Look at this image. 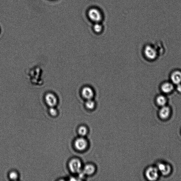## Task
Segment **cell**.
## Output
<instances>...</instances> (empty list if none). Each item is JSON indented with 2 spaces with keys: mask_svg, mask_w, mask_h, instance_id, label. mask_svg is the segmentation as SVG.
I'll return each mask as SVG.
<instances>
[{
  "mask_svg": "<svg viewBox=\"0 0 181 181\" xmlns=\"http://www.w3.org/2000/svg\"><path fill=\"white\" fill-rule=\"evenodd\" d=\"M93 29L95 32L97 33H99L102 30V26L99 23H96L93 27Z\"/></svg>",
  "mask_w": 181,
  "mask_h": 181,
  "instance_id": "cell-18",
  "label": "cell"
},
{
  "mask_svg": "<svg viewBox=\"0 0 181 181\" xmlns=\"http://www.w3.org/2000/svg\"><path fill=\"white\" fill-rule=\"evenodd\" d=\"M95 171V166L91 164H86L82 169V171L85 176H90L94 173Z\"/></svg>",
  "mask_w": 181,
  "mask_h": 181,
  "instance_id": "cell-12",
  "label": "cell"
},
{
  "mask_svg": "<svg viewBox=\"0 0 181 181\" xmlns=\"http://www.w3.org/2000/svg\"><path fill=\"white\" fill-rule=\"evenodd\" d=\"M88 16L89 19L95 23H99L102 19V15L101 12L95 8H92L89 10Z\"/></svg>",
  "mask_w": 181,
  "mask_h": 181,
  "instance_id": "cell-4",
  "label": "cell"
},
{
  "mask_svg": "<svg viewBox=\"0 0 181 181\" xmlns=\"http://www.w3.org/2000/svg\"><path fill=\"white\" fill-rule=\"evenodd\" d=\"M85 106L89 109H93L95 107V102L92 99L87 100L85 103Z\"/></svg>",
  "mask_w": 181,
  "mask_h": 181,
  "instance_id": "cell-16",
  "label": "cell"
},
{
  "mask_svg": "<svg viewBox=\"0 0 181 181\" xmlns=\"http://www.w3.org/2000/svg\"><path fill=\"white\" fill-rule=\"evenodd\" d=\"M176 85V90L178 91V92L181 93V84H179Z\"/></svg>",
  "mask_w": 181,
  "mask_h": 181,
  "instance_id": "cell-19",
  "label": "cell"
},
{
  "mask_svg": "<svg viewBox=\"0 0 181 181\" xmlns=\"http://www.w3.org/2000/svg\"><path fill=\"white\" fill-rule=\"evenodd\" d=\"M156 101L157 104L162 107L166 105L167 102V99L164 95H160L156 98Z\"/></svg>",
  "mask_w": 181,
  "mask_h": 181,
  "instance_id": "cell-13",
  "label": "cell"
},
{
  "mask_svg": "<svg viewBox=\"0 0 181 181\" xmlns=\"http://www.w3.org/2000/svg\"><path fill=\"white\" fill-rule=\"evenodd\" d=\"M160 173L157 167H150L145 172V176L148 180L154 181L157 179L159 177Z\"/></svg>",
  "mask_w": 181,
  "mask_h": 181,
  "instance_id": "cell-3",
  "label": "cell"
},
{
  "mask_svg": "<svg viewBox=\"0 0 181 181\" xmlns=\"http://www.w3.org/2000/svg\"><path fill=\"white\" fill-rule=\"evenodd\" d=\"M78 133L81 137H84L86 136L88 133V130L87 128L84 126H81L79 128Z\"/></svg>",
  "mask_w": 181,
  "mask_h": 181,
  "instance_id": "cell-15",
  "label": "cell"
},
{
  "mask_svg": "<svg viewBox=\"0 0 181 181\" xmlns=\"http://www.w3.org/2000/svg\"><path fill=\"white\" fill-rule=\"evenodd\" d=\"M144 55L149 60H154L157 58L158 52L154 47L147 45L145 46L144 50Z\"/></svg>",
  "mask_w": 181,
  "mask_h": 181,
  "instance_id": "cell-2",
  "label": "cell"
},
{
  "mask_svg": "<svg viewBox=\"0 0 181 181\" xmlns=\"http://www.w3.org/2000/svg\"><path fill=\"white\" fill-rule=\"evenodd\" d=\"M81 95L84 99L89 100L93 99L94 96L95 92L92 87L86 86L81 89Z\"/></svg>",
  "mask_w": 181,
  "mask_h": 181,
  "instance_id": "cell-6",
  "label": "cell"
},
{
  "mask_svg": "<svg viewBox=\"0 0 181 181\" xmlns=\"http://www.w3.org/2000/svg\"><path fill=\"white\" fill-rule=\"evenodd\" d=\"M48 113L51 116L56 117L58 115V112L55 108L50 107L48 110Z\"/></svg>",
  "mask_w": 181,
  "mask_h": 181,
  "instance_id": "cell-17",
  "label": "cell"
},
{
  "mask_svg": "<svg viewBox=\"0 0 181 181\" xmlns=\"http://www.w3.org/2000/svg\"><path fill=\"white\" fill-rule=\"evenodd\" d=\"M171 113L170 109L169 107L165 105L161 107L159 112L160 118L162 119H166L170 117Z\"/></svg>",
  "mask_w": 181,
  "mask_h": 181,
  "instance_id": "cell-11",
  "label": "cell"
},
{
  "mask_svg": "<svg viewBox=\"0 0 181 181\" xmlns=\"http://www.w3.org/2000/svg\"><path fill=\"white\" fill-rule=\"evenodd\" d=\"M174 84L171 82H166L163 83L161 89L163 92L166 94H169L174 90Z\"/></svg>",
  "mask_w": 181,
  "mask_h": 181,
  "instance_id": "cell-10",
  "label": "cell"
},
{
  "mask_svg": "<svg viewBox=\"0 0 181 181\" xmlns=\"http://www.w3.org/2000/svg\"><path fill=\"white\" fill-rule=\"evenodd\" d=\"M157 168L160 173L164 176H167L171 172V167L168 164L160 163L158 164Z\"/></svg>",
  "mask_w": 181,
  "mask_h": 181,
  "instance_id": "cell-8",
  "label": "cell"
},
{
  "mask_svg": "<svg viewBox=\"0 0 181 181\" xmlns=\"http://www.w3.org/2000/svg\"><path fill=\"white\" fill-rule=\"evenodd\" d=\"M171 82L174 85L181 84V71L176 70L173 71L171 74Z\"/></svg>",
  "mask_w": 181,
  "mask_h": 181,
  "instance_id": "cell-9",
  "label": "cell"
},
{
  "mask_svg": "<svg viewBox=\"0 0 181 181\" xmlns=\"http://www.w3.org/2000/svg\"><path fill=\"white\" fill-rule=\"evenodd\" d=\"M8 177L11 180L16 181L19 179V175L17 171L13 170L8 173Z\"/></svg>",
  "mask_w": 181,
  "mask_h": 181,
  "instance_id": "cell-14",
  "label": "cell"
},
{
  "mask_svg": "<svg viewBox=\"0 0 181 181\" xmlns=\"http://www.w3.org/2000/svg\"><path fill=\"white\" fill-rule=\"evenodd\" d=\"M74 145L76 150L79 151H83L86 149L88 146V142L85 138L81 137L75 140Z\"/></svg>",
  "mask_w": 181,
  "mask_h": 181,
  "instance_id": "cell-5",
  "label": "cell"
},
{
  "mask_svg": "<svg viewBox=\"0 0 181 181\" xmlns=\"http://www.w3.org/2000/svg\"><path fill=\"white\" fill-rule=\"evenodd\" d=\"M45 100L47 105L50 107H54L58 105V98L53 93H48L47 94L45 97Z\"/></svg>",
  "mask_w": 181,
  "mask_h": 181,
  "instance_id": "cell-7",
  "label": "cell"
},
{
  "mask_svg": "<svg viewBox=\"0 0 181 181\" xmlns=\"http://www.w3.org/2000/svg\"><path fill=\"white\" fill-rule=\"evenodd\" d=\"M68 167L73 173L79 174L82 170V165L81 161L77 158H73L68 163Z\"/></svg>",
  "mask_w": 181,
  "mask_h": 181,
  "instance_id": "cell-1",
  "label": "cell"
}]
</instances>
